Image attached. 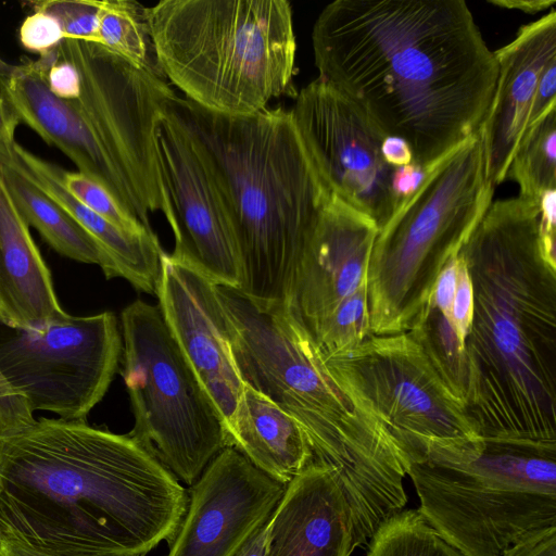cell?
Listing matches in <instances>:
<instances>
[{"instance_id":"7bdbcfd3","label":"cell","mask_w":556,"mask_h":556,"mask_svg":"<svg viewBox=\"0 0 556 556\" xmlns=\"http://www.w3.org/2000/svg\"><path fill=\"white\" fill-rule=\"evenodd\" d=\"M2 441H3V439H2V437H0V451H1V446H2Z\"/></svg>"},{"instance_id":"9c48e42d","label":"cell","mask_w":556,"mask_h":556,"mask_svg":"<svg viewBox=\"0 0 556 556\" xmlns=\"http://www.w3.org/2000/svg\"><path fill=\"white\" fill-rule=\"evenodd\" d=\"M121 321V374L135 418L128 434L191 486L229 446L225 422L157 305L136 300L123 309Z\"/></svg>"},{"instance_id":"7402d4cb","label":"cell","mask_w":556,"mask_h":556,"mask_svg":"<svg viewBox=\"0 0 556 556\" xmlns=\"http://www.w3.org/2000/svg\"><path fill=\"white\" fill-rule=\"evenodd\" d=\"M227 433L229 446L283 485L313 464L307 438L294 418L245 383Z\"/></svg>"},{"instance_id":"836d02e7","label":"cell","mask_w":556,"mask_h":556,"mask_svg":"<svg viewBox=\"0 0 556 556\" xmlns=\"http://www.w3.org/2000/svg\"><path fill=\"white\" fill-rule=\"evenodd\" d=\"M439 160L428 166L410 163L406 166L395 168L392 180V190L399 201V205L407 200L419 188L425 178L435 167Z\"/></svg>"},{"instance_id":"74e56055","label":"cell","mask_w":556,"mask_h":556,"mask_svg":"<svg viewBox=\"0 0 556 556\" xmlns=\"http://www.w3.org/2000/svg\"><path fill=\"white\" fill-rule=\"evenodd\" d=\"M20 123L14 110L0 92V155L10 152L15 144V130Z\"/></svg>"},{"instance_id":"603a6c76","label":"cell","mask_w":556,"mask_h":556,"mask_svg":"<svg viewBox=\"0 0 556 556\" xmlns=\"http://www.w3.org/2000/svg\"><path fill=\"white\" fill-rule=\"evenodd\" d=\"M0 176L26 223L53 250L74 261L100 266L106 279L121 277L94 239L29 177L2 159Z\"/></svg>"},{"instance_id":"b9f144b4","label":"cell","mask_w":556,"mask_h":556,"mask_svg":"<svg viewBox=\"0 0 556 556\" xmlns=\"http://www.w3.org/2000/svg\"><path fill=\"white\" fill-rule=\"evenodd\" d=\"M0 323L10 325V326H18L16 319L10 312V309L4 304L1 295H0Z\"/></svg>"},{"instance_id":"7c38bea8","label":"cell","mask_w":556,"mask_h":556,"mask_svg":"<svg viewBox=\"0 0 556 556\" xmlns=\"http://www.w3.org/2000/svg\"><path fill=\"white\" fill-rule=\"evenodd\" d=\"M122 337L112 312L67 313L37 327L0 323V370L29 408L86 420L118 368Z\"/></svg>"},{"instance_id":"d6a6232c","label":"cell","mask_w":556,"mask_h":556,"mask_svg":"<svg viewBox=\"0 0 556 556\" xmlns=\"http://www.w3.org/2000/svg\"><path fill=\"white\" fill-rule=\"evenodd\" d=\"M502 556H556V526L526 535L506 548Z\"/></svg>"},{"instance_id":"f1b7e54d","label":"cell","mask_w":556,"mask_h":556,"mask_svg":"<svg viewBox=\"0 0 556 556\" xmlns=\"http://www.w3.org/2000/svg\"><path fill=\"white\" fill-rule=\"evenodd\" d=\"M20 40L25 49L41 55L58 48L64 40V35L55 17L34 11L21 25Z\"/></svg>"},{"instance_id":"3957f363","label":"cell","mask_w":556,"mask_h":556,"mask_svg":"<svg viewBox=\"0 0 556 556\" xmlns=\"http://www.w3.org/2000/svg\"><path fill=\"white\" fill-rule=\"evenodd\" d=\"M226 204L240 258L238 290L261 306L283 305L304 247L330 195L291 110L217 114L175 96Z\"/></svg>"},{"instance_id":"83f0119b","label":"cell","mask_w":556,"mask_h":556,"mask_svg":"<svg viewBox=\"0 0 556 556\" xmlns=\"http://www.w3.org/2000/svg\"><path fill=\"white\" fill-rule=\"evenodd\" d=\"M102 0H47L33 3L34 11H41L58 20L64 39L100 43V13Z\"/></svg>"},{"instance_id":"60d3db41","label":"cell","mask_w":556,"mask_h":556,"mask_svg":"<svg viewBox=\"0 0 556 556\" xmlns=\"http://www.w3.org/2000/svg\"><path fill=\"white\" fill-rule=\"evenodd\" d=\"M492 5L534 14L554 8L555 0H488Z\"/></svg>"},{"instance_id":"ffe728a7","label":"cell","mask_w":556,"mask_h":556,"mask_svg":"<svg viewBox=\"0 0 556 556\" xmlns=\"http://www.w3.org/2000/svg\"><path fill=\"white\" fill-rule=\"evenodd\" d=\"M355 547L352 513L336 477L308 465L268 519L265 556H350Z\"/></svg>"},{"instance_id":"d590c367","label":"cell","mask_w":556,"mask_h":556,"mask_svg":"<svg viewBox=\"0 0 556 556\" xmlns=\"http://www.w3.org/2000/svg\"><path fill=\"white\" fill-rule=\"evenodd\" d=\"M540 232L547 256L555 261L556 189L545 192L538 201Z\"/></svg>"},{"instance_id":"d6986e66","label":"cell","mask_w":556,"mask_h":556,"mask_svg":"<svg viewBox=\"0 0 556 556\" xmlns=\"http://www.w3.org/2000/svg\"><path fill=\"white\" fill-rule=\"evenodd\" d=\"M497 80L480 127L489 180H506L511 157L530 126L531 112L544 71L556 63V11L522 25L506 46L493 51Z\"/></svg>"},{"instance_id":"e575fe53","label":"cell","mask_w":556,"mask_h":556,"mask_svg":"<svg viewBox=\"0 0 556 556\" xmlns=\"http://www.w3.org/2000/svg\"><path fill=\"white\" fill-rule=\"evenodd\" d=\"M457 256L450 260L441 270L433 289L432 303L451 320V309L457 287Z\"/></svg>"},{"instance_id":"4fadbf2b","label":"cell","mask_w":556,"mask_h":556,"mask_svg":"<svg viewBox=\"0 0 556 556\" xmlns=\"http://www.w3.org/2000/svg\"><path fill=\"white\" fill-rule=\"evenodd\" d=\"M291 112L329 192L381 228L399 206L392 190L395 168L381 152L387 135L356 103L319 77L300 90Z\"/></svg>"},{"instance_id":"ab89813d","label":"cell","mask_w":556,"mask_h":556,"mask_svg":"<svg viewBox=\"0 0 556 556\" xmlns=\"http://www.w3.org/2000/svg\"><path fill=\"white\" fill-rule=\"evenodd\" d=\"M269 517L255 529L232 556H265V541Z\"/></svg>"},{"instance_id":"4dcf8cb0","label":"cell","mask_w":556,"mask_h":556,"mask_svg":"<svg viewBox=\"0 0 556 556\" xmlns=\"http://www.w3.org/2000/svg\"><path fill=\"white\" fill-rule=\"evenodd\" d=\"M457 261V287L452 303L451 323L463 348L472 317L473 292L466 263L459 255Z\"/></svg>"},{"instance_id":"ac0fdd59","label":"cell","mask_w":556,"mask_h":556,"mask_svg":"<svg viewBox=\"0 0 556 556\" xmlns=\"http://www.w3.org/2000/svg\"><path fill=\"white\" fill-rule=\"evenodd\" d=\"M58 61L56 48L37 60L11 63L0 55V92L21 123L62 151L78 168L106 188L149 230V217L86 122L75 100L49 88L47 73Z\"/></svg>"},{"instance_id":"2e32d148","label":"cell","mask_w":556,"mask_h":556,"mask_svg":"<svg viewBox=\"0 0 556 556\" xmlns=\"http://www.w3.org/2000/svg\"><path fill=\"white\" fill-rule=\"evenodd\" d=\"M285 489L239 451L225 447L190 486L166 556H232L271 515Z\"/></svg>"},{"instance_id":"d4e9b609","label":"cell","mask_w":556,"mask_h":556,"mask_svg":"<svg viewBox=\"0 0 556 556\" xmlns=\"http://www.w3.org/2000/svg\"><path fill=\"white\" fill-rule=\"evenodd\" d=\"M99 39V45L108 50L162 75L154 55L148 8L141 3L132 0H102Z\"/></svg>"},{"instance_id":"cb8c5ba5","label":"cell","mask_w":556,"mask_h":556,"mask_svg":"<svg viewBox=\"0 0 556 556\" xmlns=\"http://www.w3.org/2000/svg\"><path fill=\"white\" fill-rule=\"evenodd\" d=\"M507 179L518 185L520 197L536 203L545 192L556 189V108L526 130L509 163Z\"/></svg>"},{"instance_id":"7a4b0ae2","label":"cell","mask_w":556,"mask_h":556,"mask_svg":"<svg viewBox=\"0 0 556 556\" xmlns=\"http://www.w3.org/2000/svg\"><path fill=\"white\" fill-rule=\"evenodd\" d=\"M2 439L0 536L117 555H146L174 539L188 493L129 434L39 418Z\"/></svg>"},{"instance_id":"4316f807","label":"cell","mask_w":556,"mask_h":556,"mask_svg":"<svg viewBox=\"0 0 556 556\" xmlns=\"http://www.w3.org/2000/svg\"><path fill=\"white\" fill-rule=\"evenodd\" d=\"M65 188L91 211L116 227L132 233L153 232L128 212L102 185L80 172L63 169Z\"/></svg>"},{"instance_id":"8fae6325","label":"cell","mask_w":556,"mask_h":556,"mask_svg":"<svg viewBox=\"0 0 556 556\" xmlns=\"http://www.w3.org/2000/svg\"><path fill=\"white\" fill-rule=\"evenodd\" d=\"M56 52L79 72L75 101L141 210L161 212L173 231L155 143V124L176 96L166 78L93 42L64 39Z\"/></svg>"},{"instance_id":"e0dca14e","label":"cell","mask_w":556,"mask_h":556,"mask_svg":"<svg viewBox=\"0 0 556 556\" xmlns=\"http://www.w3.org/2000/svg\"><path fill=\"white\" fill-rule=\"evenodd\" d=\"M155 295L168 329L227 430L244 383L233 358L216 285L164 252Z\"/></svg>"},{"instance_id":"f546056e","label":"cell","mask_w":556,"mask_h":556,"mask_svg":"<svg viewBox=\"0 0 556 556\" xmlns=\"http://www.w3.org/2000/svg\"><path fill=\"white\" fill-rule=\"evenodd\" d=\"M36 421L26 399L16 391L0 370V437L14 435Z\"/></svg>"},{"instance_id":"f35d334b","label":"cell","mask_w":556,"mask_h":556,"mask_svg":"<svg viewBox=\"0 0 556 556\" xmlns=\"http://www.w3.org/2000/svg\"><path fill=\"white\" fill-rule=\"evenodd\" d=\"M381 152L384 161L394 168L413 163V151L402 138L387 136L382 142Z\"/></svg>"},{"instance_id":"5b68a950","label":"cell","mask_w":556,"mask_h":556,"mask_svg":"<svg viewBox=\"0 0 556 556\" xmlns=\"http://www.w3.org/2000/svg\"><path fill=\"white\" fill-rule=\"evenodd\" d=\"M504 266L492 216L485 212L475 231L485 244L496 270L471 232L458 255L466 263L473 292V309L464 341V402L484 439L555 442L554 417V291L539 295L516 275L535 229L525 242L507 282L506 211L497 203ZM554 289V288H552ZM549 290V289H548Z\"/></svg>"},{"instance_id":"30bf717a","label":"cell","mask_w":556,"mask_h":556,"mask_svg":"<svg viewBox=\"0 0 556 556\" xmlns=\"http://www.w3.org/2000/svg\"><path fill=\"white\" fill-rule=\"evenodd\" d=\"M321 357L333 378L382 425L399 452L483 440L462 397L412 334L374 336Z\"/></svg>"},{"instance_id":"ba28073f","label":"cell","mask_w":556,"mask_h":556,"mask_svg":"<svg viewBox=\"0 0 556 556\" xmlns=\"http://www.w3.org/2000/svg\"><path fill=\"white\" fill-rule=\"evenodd\" d=\"M481 130L442 156L378 230L367 270L370 331H412L435 281L493 201Z\"/></svg>"},{"instance_id":"1f68e13d","label":"cell","mask_w":556,"mask_h":556,"mask_svg":"<svg viewBox=\"0 0 556 556\" xmlns=\"http://www.w3.org/2000/svg\"><path fill=\"white\" fill-rule=\"evenodd\" d=\"M47 81L50 90L61 99L77 100L80 96L79 72L68 61L58 59L47 73Z\"/></svg>"},{"instance_id":"484cf974","label":"cell","mask_w":556,"mask_h":556,"mask_svg":"<svg viewBox=\"0 0 556 556\" xmlns=\"http://www.w3.org/2000/svg\"><path fill=\"white\" fill-rule=\"evenodd\" d=\"M366 556H464L450 545L418 509H402L370 538Z\"/></svg>"},{"instance_id":"8d00e7d4","label":"cell","mask_w":556,"mask_h":556,"mask_svg":"<svg viewBox=\"0 0 556 556\" xmlns=\"http://www.w3.org/2000/svg\"><path fill=\"white\" fill-rule=\"evenodd\" d=\"M0 556H144L97 554L75 551H58L38 547L16 539L0 536Z\"/></svg>"},{"instance_id":"6da1fadb","label":"cell","mask_w":556,"mask_h":556,"mask_svg":"<svg viewBox=\"0 0 556 556\" xmlns=\"http://www.w3.org/2000/svg\"><path fill=\"white\" fill-rule=\"evenodd\" d=\"M312 43L318 77L405 140L415 164L472 137L491 105L497 63L464 0H336Z\"/></svg>"},{"instance_id":"9a60e30c","label":"cell","mask_w":556,"mask_h":556,"mask_svg":"<svg viewBox=\"0 0 556 556\" xmlns=\"http://www.w3.org/2000/svg\"><path fill=\"white\" fill-rule=\"evenodd\" d=\"M378 226L330 193L304 247L282 308L314 342L336 309L367 292Z\"/></svg>"},{"instance_id":"52a82bcc","label":"cell","mask_w":556,"mask_h":556,"mask_svg":"<svg viewBox=\"0 0 556 556\" xmlns=\"http://www.w3.org/2000/svg\"><path fill=\"white\" fill-rule=\"evenodd\" d=\"M428 523L464 556L556 526V443L486 440L401 454Z\"/></svg>"},{"instance_id":"277c9868","label":"cell","mask_w":556,"mask_h":556,"mask_svg":"<svg viewBox=\"0 0 556 556\" xmlns=\"http://www.w3.org/2000/svg\"><path fill=\"white\" fill-rule=\"evenodd\" d=\"M216 292L243 383L300 425L313 463L333 473L353 519L383 510L403 480L397 448L386 429L371 415L355 417L352 407L362 402L333 378L282 305L261 306L227 286L216 285Z\"/></svg>"},{"instance_id":"44dd1931","label":"cell","mask_w":556,"mask_h":556,"mask_svg":"<svg viewBox=\"0 0 556 556\" xmlns=\"http://www.w3.org/2000/svg\"><path fill=\"white\" fill-rule=\"evenodd\" d=\"M0 295L20 327L64 316L50 269L0 176Z\"/></svg>"},{"instance_id":"5bb4252c","label":"cell","mask_w":556,"mask_h":556,"mask_svg":"<svg viewBox=\"0 0 556 556\" xmlns=\"http://www.w3.org/2000/svg\"><path fill=\"white\" fill-rule=\"evenodd\" d=\"M155 143L175 216L169 255L217 286L239 289L240 258L226 204L199 142L168 106L155 124Z\"/></svg>"},{"instance_id":"8992f818","label":"cell","mask_w":556,"mask_h":556,"mask_svg":"<svg viewBox=\"0 0 556 556\" xmlns=\"http://www.w3.org/2000/svg\"><path fill=\"white\" fill-rule=\"evenodd\" d=\"M148 18L162 75L204 110L248 116L292 89L296 41L286 0H163Z\"/></svg>"}]
</instances>
